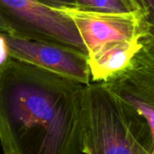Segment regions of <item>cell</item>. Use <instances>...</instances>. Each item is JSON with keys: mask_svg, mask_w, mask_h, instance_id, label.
I'll list each match as a JSON object with an SVG mask.
<instances>
[{"mask_svg": "<svg viewBox=\"0 0 154 154\" xmlns=\"http://www.w3.org/2000/svg\"><path fill=\"white\" fill-rule=\"evenodd\" d=\"M35 1L45 7L57 10L77 8L74 0H35Z\"/></svg>", "mask_w": 154, "mask_h": 154, "instance_id": "obj_10", "label": "cell"}, {"mask_svg": "<svg viewBox=\"0 0 154 154\" xmlns=\"http://www.w3.org/2000/svg\"><path fill=\"white\" fill-rule=\"evenodd\" d=\"M148 154H154V146L152 147V149L148 152Z\"/></svg>", "mask_w": 154, "mask_h": 154, "instance_id": "obj_13", "label": "cell"}, {"mask_svg": "<svg viewBox=\"0 0 154 154\" xmlns=\"http://www.w3.org/2000/svg\"><path fill=\"white\" fill-rule=\"evenodd\" d=\"M0 33L5 34V35H11L12 34L8 26L1 18H0Z\"/></svg>", "mask_w": 154, "mask_h": 154, "instance_id": "obj_12", "label": "cell"}, {"mask_svg": "<svg viewBox=\"0 0 154 154\" xmlns=\"http://www.w3.org/2000/svg\"><path fill=\"white\" fill-rule=\"evenodd\" d=\"M0 18L8 26L12 35L57 44L87 55L75 25L62 10L35 0H0Z\"/></svg>", "mask_w": 154, "mask_h": 154, "instance_id": "obj_3", "label": "cell"}, {"mask_svg": "<svg viewBox=\"0 0 154 154\" xmlns=\"http://www.w3.org/2000/svg\"><path fill=\"white\" fill-rule=\"evenodd\" d=\"M78 31L87 55L113 43L143 39L149 41V28L142 13H103L78 8L60 9Z\"/></svg>", "mask_w": 154, "mask_h": 154, "instance_id": "obj_4", "label": "cell"}, {"mask_svg": "<svg viewBox=\"0 0 154 154\" xmlns=\"http://www.w3.org/2000/svg\"><path fill=\"white\" fill-rule=\"evenodd\" d=\"M141 9L145 21L149 28V41L146 45L154 49V0H134Z\"/></svg>", "mask_w": 154, "mask_h": 154, "instance_id": "obj_9", "label": "cell"}, {"mask_svg": "<svg viewBox=\"0 0 154 154\" xmlns=\"http://www.w3.org/2000/svg\"><path fill=\"white\" fill-rule=\"evenodd\" d=\"M101 84L144 118L154 140V49L142 46L123 72Z\"/></svg>", "mask_w": 154, "mask_h": 154, "instance_id": "obj_6", "label": "cell"}, {"mask_svg": "<svg viewBox=\"0 0 154 154\" xmlns=\"http://www.w3.org/2000/svg\"><path fill=\"white\" fill-rule=\"evenodd\" d=\"M143 46V39L107 45L87 55L91 80L105 83L123 72Z\"/></svg>", "mask_w": 154, "mask_h": 154, "instance_id": "obj_7", "label": "cell"}, {"mask_svg": "<svg viewBox=\"0 0 154 154\" xmlns=\"http://www.w3.org/2000/svg\"><path fill=\"white\" fill-rule=\"evenodd\" d=\"M8 56L83 85L91 84L87 55L54 43L5 35Z\"/></svg>", "mask_w": 154, "mask_h": 154, "instance_id": "obj_5", "label": "cell"}, {"mask_svg": "<svg viewBox=\"0 0 154 154\" xmlns=\"http://www.w3.org/2000/svg\"><path fill=\"white\" fill-rule=\"evenodd\" d=\"M85 87L10 57L0 64L3 154H83Z\"/></svg>", "mask_w": 154, "mask_h": 154, "instance_id": "obj_1", "label": "cell"}, {"mask_svg": "<svg viewBox=\"0 0 154 154\" xmlns=\"http://www.w3.org/2000/svg\"><path fill=\"white\" fill-rule=\"evenodd\" d=\"M78 9L103 13H142L134 0H74Z\"/></svg>", "mask_w": 154, "mask_h": 154, "instance_id": "obj_8", "label": "cell"}, {"mask_svg": "<svg viewBox=\"0 0 154 154\" xmlns=\"http://www.w3.org/2000/svg\"><path fill=\"white\" fill-rule=\"evenodd\" d=\"M8 58V48L5 34L0 33V64L4 63Z\"/></svg>", "mask_w": 154, "mask_h": 154, "instance_id": "obj_11", "label": "cell"}, {"mask_svg": "<svg viewBox=\"0 0 154 154\" xmlns=\"http://www.w3.org/2000/svg\"><path fill=\"white\" fill-rule=\"evenodd\" d=\"M154 146L144 118L101 83L85 85L83 154H148Z\"/></svg>", "mask_w": 154, "mask_h": 154, "instance_id": "obj_2", "label": "cell"}]
</instances>
